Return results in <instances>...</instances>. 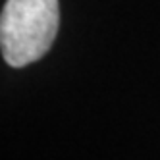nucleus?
Listing matches in <instances>:
<instances>
[{
	"label": "nucleus",
	"instance_id": "f257e3e1",
	"mask_svg": "<svg viewBox=\"0 0 160 160\" xmlns=\"http://www.w3.org/2000/svg\"><path fill=\"white\" fill-rule=\"evenodd\" d=\"M60 25L58 0H6L0 16V47L8 66L23 68L42 58Z\"/></svg>",
	"mask_w": 160,
	"mask_h": 160
}]
</instances>
